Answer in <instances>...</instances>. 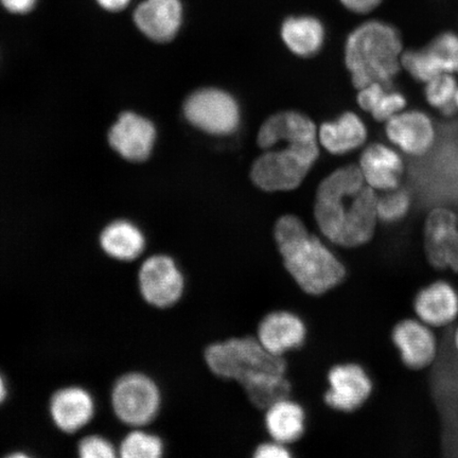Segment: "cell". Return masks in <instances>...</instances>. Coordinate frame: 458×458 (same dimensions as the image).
Listing matches in <instances>:
<instances>
[{"label": "cell", "instance_id": "1", "mask_svg": "<svg viewBox=\"0 0 458 458\" xmlns=\"http://www.w3.org/2000/svg\"><path fill=\"white\" fill-rule=\"evenodd\" d=\"M377 199L359 165H349L332 172L320 182L315 198L314 216L320 233L342 248L369 243L379 222Z\"/></svg>", "mask_w": 458, "mask_h": 458}, {"label": "cell", "instance_id": "2", "mask_svg": "<svg viewBox=\"0 0 458 458\" xmlns=\"http://www.w3.org/2000/svg\"><path fill=\"white\" fill-rule=\"evenodd\" d=\"M274 237L286 272L305 293L326 294L345 279L346 267L340 258L309 232L299 216L280 217Z\"/></svg>", "mask_w": 458, "mask_h": 458}, {"label": "cell", "instance_id": "3", "mask_svg": "<svg viewBox=\"0 0 458 458\" xmlns=\"http://www.w3.org/2000/svg\"><path fill=\"white\" fill-rule=\"evenodd\" d=\"M403 48L399 31L386 21H369L354 29L345 46L346 66L354 88L372 83L389 88L400 71Z\"/></svg>", "mask_w": 458, "mask_h": 458}, {"label": "cell", "instance_id": "4", "mask_svg": "<svg viewBox=\"0 0 458 458\" xmlns=\"http://www.w3.org/2000/svg\"><path fill=\"white\" fill-rule=\"evenodd\" d=\"M204 357L213 374L237 381L243 388L286 372L284 357L268 352L257 337H233L211 344Z\"/></svg>", "mask_w": 458, "mask_h": 458}, {"label": "cell", "instance_id": "5", "mask_svg": "<svg viewBox=\"0 0 458 458\" xmlns=\"http://www.w3.org/2000/svg\"><path fill=\"white\" fill-rule=\"evenodd\" d=\"M280 143L286 147L267 150L251 167V181L267 192L290 191L300 187L319 156L318 142Z\"/></svg>", "mask_w": 458, "mask_h": 458}, {"label": "cell", "instance_id": "6", "mask_svg": "<svg viewBox=\"0 0 458 458\" xmlns=\"http://www.w3.org/2000/svg\"><path fill=\"white\" fill-rule=\"evenodd\" d=\"M112 406L114 415L124 425L147 426L159 413L162 393L152 377L140 372H130L114 383Z\"/></svg>", "mask_w": 458, "mask_h": 458}, {"label": "cell", "instance_id": "7", "mask_svg": "<svg viewBox=\"0 0 458 458\" xmlns=\"http://www.w3.org/2000/svg\"><path fill=\"white\" fill-rule=\"evenodd\" d=\"M184 114L194 128L215 136H228L237 131L242 112L236 99L219 89H202L188 97Z\"/></svg>", "mask_w": 458, "mask_h": 458}, {"label": "cell", "instance_id": "8", "mask_svg": "<svg viewBox=\"0 0 458 458\" xmlns=\"http://www.w3.org/2000/svg\"><path fill=\"white\" fill-rule=\"evenodd\" d=\"M142 299L158 309L174 307L184 295L186 282L179 266L167 255H154L142 263L139 273Z\"/></svg>", "mask_w": 458, "mask_h": 458}, {"label": "cell", "instance_id": "9", "mask_svg": "<svg viewBox=\"0 0 458 458\" xmlns=\"http://www.w3.org/2000/svg\"><path fill=\"white\" fill-rule=\"evenodd\" d=\"M391 337L406 369H427L437 359L439 344L435 329L417 318L399 320Z\"/></svg>", "mask_w": 458, "mask_h": 458}, {"label": "cell", "instance_id": "10", "mask_svg": "<svg viewBox=\"0 0 458 458\" xmlns=\"http://www.w3.org/2000/svg\"><path fill=\"white\" fill-rule=\"evenodd\" d=\"M328 389L324 400L329 408L344 413H352L368 403L374 392L369 372L357 363L334 366L328 372Z\"/></svg>", "mask_w": 458, "mask_h": 458}, {"label": "cell", "instance_id": "11", "mask_svg": "<svg viewBox=\"0 0 458 458\" xmlns=\"http://www.w3.org/2000/svg\"><path fill=\"white\" fill-rule=\"evenodd\" d=\"M386 131L388 140L411 157L425 156L437 139L432 119L416 110L401 112L387 120Z\"/></svg>", "mask_w": 458, "mask_h": 458}, {"label": "cell", "instance_id": "12", "mask_svg": "<svg viewBox=\"0 0 458 458\" xmlns=\"http://www.w3.org/2000/svg\"><path fill=\"white\" fill-rule=\"evenodd\" d=\"M415 318L433 329L449 327L458 320V291L446 280L423 286L414 297Z\"/></svg>", "mask_w": 458, "mask_h": 458}, {"label": "cell", "instance_id": "13", "mask_svg": "<svg viewBox=\"0 0 458 458\" xmlns=\"http://www.w3.org/2000/svg\"><path fill=\"white\" fill-rule=\"evenodd\" d=\"M307 326L299 315L291 311H273L261 319L257 329V340L275 356L301 348L307 340Z\"/></svg>", "mask_w": 458, "mask_h": 458}, {"label": "cell", "instance_id": "14", "mask_svg": "<svg viewBox=\"0 0 458 458\" xmlns=\"http://www.w3.org/2000/svg\"><path fill=\"white\" fill-rule=\"evenodd\" d=\"M157 131L151 122L134 113H124L113 125L108 140L114 150L131 162H142L150 156Z\"/></svg>", "mask_w": 458, "mask_h": 458}, {"label": "cell", "instance_id": "15", "mask_svg": "<svg viewBox=\"0 0 458 458\" xmlns=\"http://www.w3.org/2000/svg\"><path fill=\"white\" fill-rule=\"evenodd\" d=\"M182 13L181 0H143L135 10L134 21L152 41L167 43L179 33Z\"/></svg>", "mask_w": 458, "mask_h": 458}, {"label": "cell", "instance_id": "16", "mask_svg": "<svg viewBox=\"0 0 458 458\" xmlns=\"http://www.w3.org/2000/svg\"><path fill=\"white\" fill-rule=\"evenodd\" d=\"M51 420L62 432L72 434L93 420L96 404L93 396L83 387L67 386L56 391L50 400Z\"/></svg>", "mask_w": 458, "mask_h": 458}, {"label": "cell", "instance_id": "17", "mask_svg": "<svg viewBox=\"0 0 458 458\" xmlns=\"http://www.w3.org/2000/svg\"><path fill=\"white\" fill-rule=\"evenodd\" d=\"M258 145L268 150L280 142H318V131L312 120L299 112L286 111L273 114L261 125Z\"/></svg>", "mask_w": 458, "mask_h": 458}, {"label": "cell", "instance_id": "18", "mask_svg": "<svg viewBox=\"0 0 458 458\" xmlns=\"http://www.w3.org/2000/svg\"><path fill=\"white\" fill-rule=\"evenodd\" d=\"M359 167L365 182L375 191H391L399 188L404 164L399 154L382 143L365 148Z\"/></svg>", "mask_w": 458, "mask_h": 458}, {"label": "cell", "instance_id": "19", "mask_svg": "<svg viewBox=\"0 0 458 458\" xmlns=\"http://www.w3.org/2000/svg\"><path fill=\"white\" fill-rule=\"evenodd\" d=\"M457 232V215L437 208L431 211L425 225V253L433 267L449 268V259Z\"/></svg>", "mask_w": 458, "mask_h": 458}, {"label": "cell", "instance_id": "20", "mask_svg": "<svg viewBox=\"0 0 458 458\" xmlns=\"http://www.w3.org/2000/svg\"><path fill=\"white\" fill-rule=\"evenodd\" d=\"M322 146L335 156L357 150L368 140V129L358 114L347 112L335 122L326 123L318 131Z\"/></svg>", "mask_w": 458, "mask_h": 458}, {"label": "cell", "instance_id": "21", "mask_svg": "<svg viewBox=\"0 0 458 458\" xmlns=\"http://www.w3.org/2000/svg\"><path fill=\"white\" fill-rule=\"evenodd\" d=\"M306 411L293 400L285 398L266 410L265 426L273 440L290 445L300 440L306 431Z\"/></svg>", "mask_w": 458, "mask_h": 458}, {"label": "cell", "instance_id": "22", "mask_svg": "<svg viewBox=\"0 0 458 458\" xmlns=\"http://www.w3.org/2000/svg\"><path fill=\"white\" fill-rule=\"evenodd\" d=\"M282 38L291 53L301 57H310L322 49L325 28L314 16L288 17L282 26Z\"/></svg>", "mask_w": 458, "mask_h": 458}, {"label": "cell", "instance_id": "23", "mask_svg": "<svg viewBox=\"0 0 458 458\" xmlns=\"http://www.w3.org/2000/svg\"><path fill=\"white\" fill-rule=\"evenodd\" d=\"M100 245L107 256L118 261H133L146 249V238L140 229L129 221H116L105 228Z\"/></svg>", "mask_w": 458, "mask_h": 458}, {"label": "cell", "instance_id": "24", "mask_svg": "<svg viewBox=\"0 0 458 458\" xmlns=\"http://www.w3.org/2000/svg\"><path fill=\"white\" fill-rule=\"evenodd\" d=\"M359 90L360 107L370 113L377 122H387L403 112L406 106L403 94L388 90V88L381 83H372Z\"/></svg>", "mask_w": 458, "mask_h": 458}, {"label": "cell", "instance_id": "25", "mask_svg": "<svg viewBox=\"0 0 458 458\" xmlns=\"http://www.w3.org/2000/svg\"><path fill=\"white\" fill-rule=\"evenodd\" d=\"M401 66L411 78L421 83H428L444 73L437 56L427 46L426 48L405 51L401 55Z\"/></svg>", "mask_w": 458, "mask_h": 458}, {"label": "cell", "instance_id": "26", "mask_svg": "<svg viewBox=\"0 0 458 458\" xmlns=\"http://www.w3.org/2000/svg\"><path fill=\"white\" fill-rule=\"evenodd\" d=\"M457 86L454 74L440 73L427 83L426 100L429 106L442 112L445 116H452L457 112L454 103Z\"/></svg>", "mask_w": 458, "mask_h": 458}, {"label": "cell", "instance_id": "27", "mask_svg": "<svg viewBox=\"0 0 458 458\" xmlns=\"http://www.w3.org/2000/svg\"><path fill=\"white\" fill-rule=\"evenodd\" d=\"M244 391L256 408L267 410L268 406L278 401L289 398L291 385L286 376L282 375L257 383L245 388Z\"/></svg>", "mask_w": 458, "mask_h": 458}, {"label": "cell", "instance_id": "28", "mask_svg": "<svg viewBox=\"0 0 458 458\" xmlns=\"http://www.w3.org/2000/svg\"><path fill=\"white\" fill-rule=\"evenodd\" d=\"M165 445L157 435L134 431L124 437L119 454L123 458H159L164 455Z\"/></svg>", "mask_w": 458, "mask_h": 458}, {"label": "cell", "instance_id": "29", "mask_svg": "<svg viewBox=\"0 0 458 458\" xmlns=\"http://www.w3.org/2000/svg\"><path fill=\"white\" fill-rule=\"evenodd\" d=\"M411 204L410 194L403 189L387 191L386 196L377 199V219L386 225L397 223L409 214Z\"/></svg>", "mask_w": 458, "mask_h": 458}, {"label": "cell", "instance_id": "30", "mask_svg": "<svg viewBox=\"0 0 458 458\" xmlns=\"http://www.w3.org/2000/svg\"><path fill=\"white\" fill-rule=\"evenodd\" d=\"M439 62L444 73H458V34L445 31L428 45Z\"/></svg>", "mask_w": 458, "mask_h": 458}, {"label": "cell", "instance_id": "31", "mask_svg": "<svg viewBox=\"0 0 458 458\" xmlns=\"http://www.w3.org/2000/svg\"><path fill=\"white\" fill-rule=\"evenodd\" d=\"M78 454L82 458H114L117 455L110 440L100 435L84 437L78 445Z\"/></svg>", "mask_w": 458, "mask_h": 458}, {"label": "cell", "instance_id": "32", "mask_svg": "<svg viewBox=\"0 0 458 458\" xmlns=\"http://www.w3.org/2000/svg\"><path fill=\"white\" fill-rule=\"evenodd\" d=\"M291 456V452L286 445L273 439L272 442L258 445L254 451L256 458H290Z\"/></svg>", "mask_w": 458, "mask_h": 458}, {"label": "cell", "instance_id": "33", "mask_svg": "<svg viewBox=\"0 0 458 458\" xmlns=\"http://www.w3.org/2000/svg\"><path fill=\"white\" fill-rule=\"evenodd\" d=\"M347 10L357 14H369L376 10L383 0H340Z\"/></svg>", "mask_w": 458, "mask_h": 458}, {"label": "cell", "instance_id": "34", "mask_svg": "<svg viewBox=\"0 0 458 458\" xmlns=\"http://www.w3.org/2000/svg\"><path fill=\"white\" fill-rule=\"evenodd\" d=\"M38 0H0L5 10L14 14H25L31 11Z\"/></svg>", "mask_w": 458, "mask_h": 458}, {"label": "cell", "instance_id": "35", "mask_svg": "<svg viewBox=\"0 0 458 458\" xmlns=\"http://www.w3.org/2000/svg\"><path fill=\"white\" fill-rule=\"evenodd\" d=\"M102 9L110 13H119L128 7L131 0H97Z\"/></svg>", "mask_w": 458, "mask_h": 458}, {"label": "cell", "instance_id": "36", "mask_svg": "<svg viewBox=\"0 0 458 458\" xmlns=\"http://www.w3.org/2000/svg\"><path fill=\"white\" fill-rule=\"evenodd\" d=\"M449 268H450V270H452L455 273H458V215H457V232L455 234L454 246H452V250H451V254H450Z\"/></svg>", "mask_w": 458, "mask_h": 458}, {"label": "cell", "instance_id": "37", "mask_svg": "<svg viewBox=\"0 0 458 458\" xmlns=\"http://www.w3.org/2000/svg\"><path fill=\"white\" fill-rule=\"evenodd\" d=\"M8 397V386L4 377L0 374V405H2Z\"/></svg>", "mask_w": 458, "mask_h": 458}, {"label": "cell", "instance_id": "38", "mask_svg": "<svg viewBox=\"0 0 458 458\" xmlns=\"http://www.w3.org/2000/svg\"><path fill=\"white\" fill-rule=\"evenodd\" d=\"M454 346L455 352L458 354V324L456 326V328H455L454 334Z\"/></svg>", "mask_w": 458, "mask_h": 458}, {"label": "cell", "instance_id": "39", "mask_svg": "<svg viewBox=\"0 0 458 458\" xmlns=\"http://www.w3.org/2000/svg\"><path fill=\"white\" fill-rule=\"evenodd\" d=\"M454 103L458 111V86L454 94Z\"/></svg>", "mask_w": 458, "mask_h": 458}]
</instances>
